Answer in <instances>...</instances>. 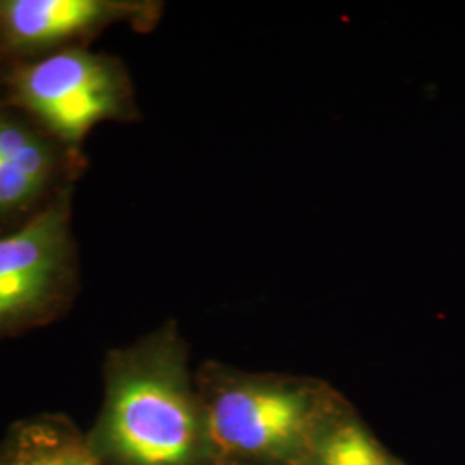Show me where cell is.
I'll return each instance as SVG.
<instances>
[{
    "label": "cell",
    "instance_id": "obj_1",
    "mask_svg": "<svg viewBox=\"0 0 465 465\" xmlns=\"http://www.w3.org/2000/svg\"><path fill=\"white\" fill-rule=\"evenodd\" d=\"M104 400L84 440L102 465H207L205 419L188 343L167 321L109 350Z\"/></svg>",
    "mask_w": 465,
    "mask_h": 465
},
{
    "label": "cell",
    "instance_id": "obj_2",
    "mask_svg": "<svg viewBox=\"0 0 465 465\" xmlns=\"http://www.w3.org/2000/svg\"><path fill=\"white\" fill-rule=\"evenodd\" d=\"M207 465H300L347 397L312 376L249 372L217 361L195 371Z\"/></svg>",
    "mask_w": 465,
    "mask_h": 465
},
{
    "label": "cell",
    "instance_id": "obj_3",
    "mask_svg": "<svg viewBox=\"0 0 465 465\" xmlns=\"http://www.w3.org/2000/svg\"><path fill=\"white\" fill-rule=\"evenodd\" d=\"M0 102L78 150L99 124L142 116L126 64L90 47L0 67Z\"/></svg>",
    "mask_w": 465,
    "mask_h": 465
},
{
    "label": "cell",
    "instance_id": "obj_4",
    "mask_svg": "<svg viewBox=\"0 0 465 465\" xmlns=\"http://www.w3.org/2000/svg\"><path fill=\"white\" fill-rule=\"evenodd\" d=\"M74 188L15 232L0 234V341L49 326L82 290L73 232Z\"/></svg>",
    "mask_w": 465,
    "mask_h": 465
},
{
    "label": "cell",
    "instance_id": "obj_5",
    "mask_svg": "<svg viewBox=\"0 0 465 465\" xmlns=\"http://www.w3.org/2000/svg\"><path fill=\"white\" fill-rule=\"evenodd\" d=\"M163 13L157 0H0V67L86 49L121 25L149 34Z\"/></svg>",
    "mask_w": 465,
    "mask_h": 465
},
{
    "label": "cell",
    "instance_id": "obj_6",
    "mask_svg": "<svg viewBox=\"0 0 465 465\" xmlns=\"http://www.w3.org/2000/svg\"><path fill=\"white\" fill-rule=\"evenodd\" d=\"M84 150L47 134L16 107L0 102V234L15 232L86 171Z\"/></svg>",
    "mask_w": 465,
    "mask_h": 465
},
{
    "label": "cell",
    "instance_id": "obj_7",
    "mask_svg": "<svg viewBox=\"0 0 465 465\" xmlns=\"http://www.w3.org/2000/svg\"><path fill=\"white\" fill-rule=\"evenodd\" d=\"M0 465L102 464L69 417L38 414L17 420L4 434Z\"/></svg>",
    "mask_w": 465,
    "mask_h": 465
},
{
    "label": "cell",
    "instance_id": "obj_8",
    "mask_svg": "<svg viewBox=\"0 0 465 465\" xmlns=\"http://www.w3.org/2000/svg\"><path fill=\"white\" fill-rule=\"evenodd\" d=\"M300 465H407L367 426L347 400L316 432Z\"/></svg>",
    "mask_w": 465,
    "mask_h": 465
}]
</instances>
